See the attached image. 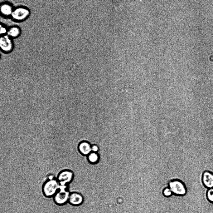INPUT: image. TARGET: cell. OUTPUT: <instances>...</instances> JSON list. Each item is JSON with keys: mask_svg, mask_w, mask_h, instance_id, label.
<instances>
[{"mask_svg": "<svg viewBox=\"0 0 213 213\" xmlns=\"http://www.w3.org/2000/svg\"><path fill=\"white\" fill-rule=\"evenodd\" d=\"M60 184L56 177L49 174L43 182L41 188L42 194L46 198H53L58 190Z\"/></svg>", "mask_w": 213, "mask_h": 213, "instance_id": "1", "label": "cell"}, {"mask_svg": "<svg viewBox=\"0 0 213 213\" xmlns=\"http://www.w3.org/2000/svg\"><path fill=\"white\" fill-rule=\"evenodd\" d=\"M70 192L69 186L60 185L58 190L52 198L54 202L59 206L66 205L68 203Z\"/></svg>", "mask_w": 213, "mask_h": 213, "instance_id": "2", "label": "cell"}, {"mask_svg": "<svg viewBox=\"0 0 213 213\" xmlns=\"http://www.w3.org/2000/svg\"><path fill=\"white\" fill-rule=\"evenodd\" d=\"M56 177L60 185L69 186L74 180V174L72 170L65 168L60 171Z\"/></svg>", "mask_w": 213, "mask_h": 213, "instance_id": "3", "label": "cell"}, {"mask_svg": "<svg viewBox=\"0 0 213 213\" xmlns=\"http://www.w3.org/2000/svg\"><path fill=\"white\" fill-rule=\"evenodd\" d=\"M169 188L174 195L177 196L185 195L186 192V188L184 184L178 180H173L169 183Z\"/></svg>", "mask_w": 213, "mask_h": 213, "instance_id": "4", "label": "cell"}, {"mask_svg": "<svg viewBox=\"0 0 213 213\" xmlns=\"http://www.w3.org/2000/svg\"><path fill=\"white\" fill-rule=\"evenodd\" d=\"M0 47L1 51L3 53L12 52L14 48L12 38L7 34L2 35L0 38Z\"/></svg>", "mask_w": 213, "mask_h": 213, "instance_id": "5", "label": "cell"}, {"mask_svg": "<svg viewBox=\"0 0 213 213\" xmlns=\"http://www.w3.org/2000/svg\"><path fill=\"white\" fill-rule=\"evenodd\" d=\"M30 14V11L27 8L19 6L14 8L11 16L15 21H21L26 19Z\"/></svg>", "mask_w": 213, "mask_h": 213, "instance_id": "6", "label": "cell"}, {"mask_svg": "<svg viewBox=\"0 0 213 213\" xmlns=\"http://www.w3.org/2000/svg\"><path fill=\"white\" fill-rule=\"evenodd\" d=\"M84 198L82 195L79 192L73 191L70 192L68 203L73 206L81 205L83 203Z\"/></svg>", "mask_w": 213, "mask_h": 213, "instance_id": "7", "label": "cell"}, {"mask_svg": "<svg viewBox=\"0 0 213 213\" xmlns=\"http://www.w3.org/2000/svg\"><path fill=\"white\" fill-rule=\"evenodd\" d=\"M202 181L206 188H213V173L208 170L204 171L202 175Z\"/></svg>", "mask_w": 213, "mask_h": 213, "instance_id": "8", "label": "cell"}, {"mask_svg": "<svg viewBox=\"0 0 213 213\" xmlns=\"http://www.w3.org/2000/svg\"><path fill=\"white\" fill-rule=\"evenodd\" d=\"M78 149L80 153L84 156H87L92 152L91 145L86 141L81 142L79 144Z\"/></svg>", "mask_w": 213, "mask_h": 213, "instance_id": "9", "label": "cell"}, {"mask_svg": "<svg viewBox=\"0 0 213 213\" xmlns=\"http://www.w3.org/2000/svg\"><path fill=\"white\" fill-rule=\"evenodd\" d=\"M13 9L12 5L9 3H3L1 5V13L4 16H11Z\"/></svg>", "mask_w": 213, "mask_h": 213, "instance_id": "10", "label": "cell"}, {"mask_svg": "<svg viewBox=\"0 0 213 213\" xmlns=\"http://www.w3.org/2000/svg\"><path fill=\"white\" fill-rule=\"evenodd\" d=\"M21 32V30L18 27L13 26L8 29L7 34L12 38H15L20 36Z\"/></svg>", "mask_w": 213, "mask_h": 213, "instance_id": "11", "label": "cell"}, {"mask_svg": "<svg viewBox=\"0 0 213 213\" xmlns=\"http://www.w3.org/2000/svg\"><path fill=\"white\" fill-rule=\"evenodd\" d=\"M87 159L90 163L95 164L99 162L100 156L98 153L91 152L87 156Z\"/></svg>", "mask_w": 213, "mask_h": 213, "instance_id": "12", "label": "cell"}, {"mask_svg": "<svg viewBox=\"0 0 213 213\" xmlns=\"http://www.w3.org/2000/svg\"><path fill=\"white\" fill-rule=\"evenodd\" d=\"M206 197L209 202L213 203V188L208 189L206 193Z\"/></svg>", "mask_w": 213, "mask_h": 213, "instance_id": "13", "label": "cell"}, {"mask_svg": "<svg viewBox=\"0 0 213 213\" xmlns=\"http://www.w3.org/2000/svg\"><path fill=\"white\" fill-rule=\"evenodd\" d=\"M172 193V192L169 187L165 188L163 191V195L167 197L170 196Z\"/></svg>", "mask_w": 213, "mask_h": 213, "instance_id": "14", "label": "cell"}, {"mask_svg": "<svg viewBox=\"0 0 213 213\" xmlns=\"http://www.w3.org/2000/svg\"><path fill=\"white\" fill-rule=\"evenodd\" d=\"M8 29L5 26L0 25V35H4L7 34Z\"/></svg>", "mask_w": 213, "mask_h": 213, "instance_id": "15", "label": "cell"}, {"mask_svg": "<svg viewBox=\"0 0 213 213\" xmlns=\"http://www.w3.org/2000/svg\"><path fill=\"white\" fill-rule=\"evenodd\" d=\"M92 152L98 153L99 151V146L96 144H93L91 145Z\"/></svg>", "mask_w": 213, "mask_h": 213, "instance_id": "16", "label": "cell"}, {"mask_svg": "<svg viewBox=\"0 0 213 213\" xmlns=\"http://www.w3.org/2000/svg\"><path fill=\"white\" fill-rule=\"evenodd\" d=\"M130 90V89L129 88H125L124 89H122L120 91H118V92L119 93H128L129 92V91Z\"/></svg>", "mask_w": 213, "mask_h": 213, "instance_id": "17", "label": "cell"}]
</instances>
